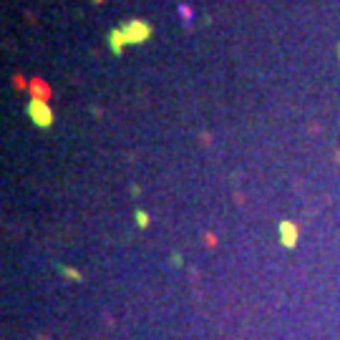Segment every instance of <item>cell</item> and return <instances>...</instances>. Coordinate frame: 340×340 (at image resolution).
Listing matches in <instances>:
<instances>
[{
	"label": "cell",
	"mask_w": 340,
	"mask_h": 340,
	"mask_svg": "<svg viewBox=\"0 0 340 340\" xmlns=\"http://www.w3.org/2000/svg\"><path fill=\"white\" fill-rule=\"evenodd\" d=\"M151 25L144 23V21H139V18H131L129 23H123L121 25V35H123V41H126V46H139V43H146L151 38Z\"/></svg>",
	"instance_id": "obj_1"
},
{
	"label": "cell",
	"mask_w": 340,
	"mask_h": 340,
	"mask_svg": "<svg viewBox=\"0 0 340 340\" xmlns=\"http://www.w3.org/2000/svg\"><path fill=\"white\" fill-rule=\"evenodd\" d=\"M28 114H30V121L35 123V126H41V129H46V126L53 123V111L48 109L41 98H33L28 103Z\"/></svg>",
	"instance_id": "obj_2"
},
{
	"label": "cell",
	"mask_w": 340,
	"mask_h": 340,
	"mask_svg": "<svg viewBox=\"0 0 340 340\" xmlns=\"http://www.w3.org/2000/svg\"><path fill=\"white\" fill-rule=\"evenodd\" d=\"M280 240L285 247H295L297 244V227L292 222H282L280 224Z\"/></svg>",
	"instance_id": "obj_3"
},
{
	"label": "cell",
	"mask_w": 340,
	"mask_h": 340,
	"mask_svg": "<svg viewBox=\"0 0 340 340\" xmlns=\"http://www.w3.org/2000/svg\"><path fill=\"white\" fill-rule=\"evenodd\" d=\"M109 46H111V53H114V56H121L123 46H126V41H123V35H121V28H116V30L109 33Z\"/></svg>",
	"instance_id": "obj_4"
},
{
	"label": "cell",
	"mask_w": 340,
	"mask_h": 340,
	"mask_svg": "<svg viewBox=\"0 0 340 340\" xmlns=\"http://www.w3.org/2000/svg\"><path fill=\"white\" fill-rule=\"evenodd\" d=\"M179 13H182V18L187 21V25H189V21H194V10H189L187 5H179Z\"/></svg>",
	"instance_id": "obj_5"
},
{
	"label": "cell",
	"mask_w": 340,
	"mask_h": 340,
	"mask_svg": "<svg viewBox=\"0 0 340 340\" xmlns=\"http://www.w3.org/2000/svg\"><path fill=\"white\" fill-rule=\"evenodd\" d=\"M136 224H139V227H146V224H149V214L139 209V212H136Z\"/></svg>",
	"instance_id": "obj_6"
},
{
	"label": "cell",
	"mask_w": 340,
	"mask_h": 340,
	"mask_svg": "<svg viewBox=\"0 0 340 340\" xmlns=\"http://www.w3.org/2000/svg\"><path fill=\"white\" fill-rule=\"evenodd\" d=\"M338 56H340V46H338Z\"/></svg>",
	"instance_id": "obj_7"
}]
</instances>
